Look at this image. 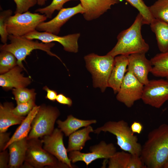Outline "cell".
<instances>
[{"instance_id":"cell-1","label":"cell","mask_w":168,"mask_h":168,"mask_svg":"<svg viewBox=\"0 0 168 168\" xmlns=\"http://www.w3.org/2000/svg\"><path fill=\"white\" fill-rule=\"evenodd\" d=\"M147 168H162L168 159V124L150 131L140 155Z\"/></svg>"},{"instance_id":"cell-2","label":"cell","mask_w":168,"mask_h":168,"mask_svg":"<svg viewBox=\"0 0 168 168\" xmlns=\"http://www.w3.org/2000/svg\"><path fill=\"white\" fill-rule=\"evenodd\" d=\"M143 18L139 13L131 26L121 31L117 36V42L107 54L114 57L120 55H129L138 53H147L149 46L141 33Z\"/></svg>"},{"instance_id":"cell-3","label":"cell","mask_w":168,"mask_h":168,"mask_svg":"<svg viewBox=\"0 0 168 168\" xmlns=\"http://www.w3.org/2000/svg\"><path fill=\"white\" fill-rule=\"evenodd\" d=\"M102 132H108L115 135L117 144L122 150L140 156L142 146L138 142L137 136L134 135L125 121H107L94 130L93 133L99 134Z\"/></svg>"},{"instance_id":"cell-4","label":"cell","mask_w":168,"mask_h":168,"mask_svg":"<svg viewBox=\"0 0 168 168\" xmlns=\"http://www.w3.org/2000/svg\"><path fill=\"white\" fill-rule=\"evenodd\" d=\"M8 39L10 41V43L1 44L0 50L6 51L13 54L17 59V65L23 68L24 70L25 69L22 61L35 49L44 51L49 55L56 57L64 64L59 57L51 50V48L55 45L54 43L40 42L37 40L34 41L23 36L11 35H9Z\"/></svg>"},{"instance_id":"cell-5","label":"cell","mask_w":168,"mask_h":168,"mask_svg":"<svg viewBox=\"0 0 168 168\" xmlns=\"http://www.w3.org/2000/svg\"><path fill=\"white\" fill-rule=\"evenodd\" d=\"M84 59L86 68L92 74L94 86L104 92L108 87L114 57L107 54L100 56L91 53L85 56Z\"/></svg>"},{"instance_id":"cell-6","label":"cell","mask_w":168,"mask_h":168,"mask_svg":"<svg viewBox=\"0 0 168 168\" xmlns=\"http://www.w3.org/2000/svg\"><path fill=\"white\" fill-rule=\"evenodd\" d=\"M60 114L59 110L55 107L45 104L40 105L32 121L27 139L42 138L52 133L54 130L55 123Z\"/></svg>"},{"instance_id":"cell-7","label":"cell","mask_w":168,"mask_h":168,"mask_svg":"<svg viewBox=\"0 0 168 168\" xmlns=\"http://www.w3.org/2000/svg\"><path fill=\"white\" fill-rule=\"evenodd\" d=\"M43 142L39 138L28 139L25 162L33 168H69L42 147Z\"/></svg>"},{"instance_id":"cell-8","label":"cell","mask_w":168,"mask_h":168,"mask_svg":"<svg viewBox=\"0 0 168 168\" xmlns=\"http://www.w3.org/2000/svg\"><path fill=\"white\" fill-rule=\"evenodd\" d=\"M44 14L28 11L15 14L9 18L7 30L9 35L23 36L36 30L38 25L47 19Z\"/></svg>"},{"instance_id":"cell-9","label":"cell","mask_w":168,"mask_h":168,"mask_svg":"<svg viewBox=\"0 0 168 168\" xmlns=\"http://www.w3.org/2000/svg\"><path fill=\"white\" fill-rule=\"evenodd\" d=\"M141 99L146 105L156 108H161L168 100V79L149 80L144 85Z\"/></svg>"},{"instance_id":"cell-10","label":"cell","mask_w":168,"mask_h":168,"mask_svg":"<svg viewBox=\"0 0 168 168\" xmlns=\"http://www.w3.org/2000/svg\"><path fill=\"white\" fill-rule=\"evenodd\" d=\"M89 150V152L86 153L79 151H72L69 152L68 156L72 163L83 161L87 166L97 159H109L117 152L116 147L113 143H107L104 141L91 146Z\"/></svg>"},{"instance_id":"cell-11","label":"cell","mask_w":168,"mask_h":168,"mask_svg":"<svg viewBox=\"0 0 168 168\" xmlns=\"http://www.w3.org/2000/svg\"><path fill=\"white\" fill-rule=\"evenodd\" d=\"M144 86L132 72L127 71L117 93L116 99L127 107H131L136 101L141 99Z\"/></svg>"},{"instance_id":"cell-12","label":"cell","mask_w":168,"mask_h":168,"mask_svg":"<svg viewBox=\"0 0 168 168\" xmlns=\"http://www.w3.org/2000/svg\"><path fill=\"white\" fill-rule=\"evenodd\" d=\"M63 135V132L59 128L54 129L52 133L42 137L41 140L44 144L43 148L60 162L67 165L69 168H72L73 166L64 144Z\"/></svg>"},{"instance_id":"cell-13","label":"cell","mask_w":168,"mask_h":168,"mask_svg":"<svg viewBox=\"0 0 168 168\" xmlns=\"http://www.w3.org/2000/svg\"><path fill=\"white\" fill-rule=\"evenodd\" d=\"M80 36V33H77L59 36L51 33L40 32L36 30L23 37L30 40H38L44 43L57 42L63 46L65 51L76 53L78 51V40Z\"/></svg>"},{"instance_id":"cell-14","label":"cell","mask_w":168,"mask_h":168,"mask_svg":"<svg viewBox=\"0 0 168 168\" xmlns=\"http://www.w3.org/2000/svg\"><path fill=\"white\" fill-rule=\"evenodd\" d=\"M85 10L80 3L74 7L63 8L54 18L39 24L36 28V30L58 35L62 26L71 18L78 13L83 14Z\"/></svg>"},{"instance_id":"cell-15","label":"cell","mask_w":168,"mask_h":168,"mask_svg":"<svg viewBox=\"0 0 168 168\" xmlns=\"http://www.w3.org/2000/svg\"><path fill=\"white\" fill-rule=\"evenodd\" d=\"M145 54L138 53L128 55V63L127 67V71L132 72L144 85L149 82L148 74L152 68L150 60L146 58Z\"/></svg>"},{"instance_id":"cell-16","label":"cell","mask_w":168,"mask_h":168,"mask_svg":"<svg viewBox=\"0 0 168 168\" xmlns=\"http://www.w3.org/2000/svg\"><path fill=\"white\" fill-rule=\"evenodd\" d=\"M23 68L16 65L7 72L0 75V86L6 90L26 87L32 82L30 77L21 73Z\"/></svg>"},{"instance_id":"cell-17","label":"cell","mask_w":168,"mask_h":168,"mask_svg":"<svg viewBox=\"0 0 168 168\" xmlns=\"http://www.w3.org/2000/svg\"><path fill=\"white\" fill-rule=\"evenodd\" d=\"M85 10L83 14L87 21L96 19L111 9V7L119 3L121 0H79Z\"/></svg>"},{"instance_id":"cell-18","label":"cell","mask_w":168,"mask_h":168,"mask_svg":"<svg viewBox=\"0 0 168 168\" xmlns=\"http://www.w3.org/2000/svg\"><path fill=\"white\" fill-rule=\"evenodd\" d=\"M128 55H120L114 57L112 70L108 81V87L112 89L114 94L119 91L127 72Z\"/></svg>"},{"instance_id":"cell-19","label":"cell","mask_w":168,"mask_h":168,"mask_svg":"<svg viewBox=\"0 0 168 168\" xmlns=\"http://www.w3.org/2000/svg\"><path fill=\"white\" fill-rule=\"evenodd\" d=\"M28 147L27 137L15 141L9 145V161L8 167H21L25 161Z\"/></svg>"},{"instance_id":"cell-20","label":"cell","mask_w":168,"mask_h":168,"mask_svg":"<svg viewBox=\"0 0 168 168\" xmlns=\"http://www.w3.org/2000/svg\"><path fill=\"white\" fill-rule=\"evenodd\" d=\"M14 108L11 102H5L0 105V133L5 132L11 126L20 124L25 118L16 115L13 112Z\"/></svg>"},{"instance_id":"cell-21","label":"cell","mask_w":168,"mask_h":168,"mask_svg":"<svg viewBox=\"0 0 168 168\" xmlns=\"http://www.w3.org/2000/svg\"><path fill=\"white\" fill-rule=\"evenodd\" d=\"M94 130L90 125L78 130L69 136L68 144L67 148L68 152L74 151H81L84 147L86 142L91 139L90 133Z\"/></svg>"},{"instance_id":"cell-22","label":"cell","mask_w":168,"mask_h":168,"mask_svg":"<svg viewBox=\"0 0 168 168\" xmlns=\"http://www.w3.org/2000/svg\"><path fill=\"white\" fill-rule=\"evenodd\" d=\"M58 127L64 134L66 137L78 130L80 128L86 127L92 124H96V119L83 120L78 119L70 114L64 121L60 120L57 121Z\"/></svg>"},{"instance_id":"cell-23","label":"cell","mask_w":168,"mask_h":168,"mask_svg":"<svg viewBox=\"0 0 168 168\" xmlns=\"http://www.w3.org/2000/svg\"><path fill=\"white\" fill-rule=\"evenodd\" d=\"M150 26L156 35L160 51L163 53L168 51V23L154 19Z\"/></svg>"},{"instance_id":"cell-24","label":"cell","mask_w":168,"mask_h":168,"mask_svg":"<svg viewBox=\"0 0 168 168\" xmlns=\"http://www.w3.org/2000/svg\"><path fill=\"white\" fill-rule=\"evenodd\" d=\"M39 107L40 106L36 105L27 115L10 138L4 150L6 149L9 145L13 142L27 137L31 128L32 121L37 113Z\"/></svg>"},{"instance_id":"cell-25","label":"cell","mask_w":168,"mask_h":168,"mask_svg":"<svg viewBox=\"0 0 168 168\" xmlns=\"http://www.w3.org/2000/svg\"><path fill=\"white\" fill-rule=\"evenodd\" d=\"M154 76L168 79V51L156 54L151 59Z\"/></svg>"},{"instance_id":"cell-26","label":"cell","mask_w":168,"mask_h":168,"mask_svg":"<svg viewBox=\"0 0 168 168\" xmlns=\"http://www.w3.org/2000/svg\"><path fill=\"white\" fill-rule=\"evenodd\" d=\"M149 8L154 19L168 23V0H157Z\"/></svg>"},{"instance_id":"cell-27","label":"cell","mask_w":168,"mask_h":168,"mask_svg":"<svg viewBox=\"0 0 168 168\" xmlns=\"http://www.w3.org/2000/svg\"><path fill=\"white\" fill-rule=\"evenodd\" d=\"M131 154L122 151L116 152L109 159L108 168H127Z\"/></svg>"},{"instance_id":"cell-28","label":"cell","mask_w":168,"mask_h":168,"mask_svg":"<svg viewBox=\"0 0 168 168\" xmlns=\"http://www.w3.org/2000/svg\"><path fill=\"white\" fill-rule=\"evenodd\" d=\"M0 74L5 73L17 65V59L12 53L0 50Z\"/></svg>"},{"instance_id":"cell-29","label":"cell","mask_w":168,"mask_h":168,"mask_svg":"<svg viewBox=\"0 0 168 168\" xmlns=\"http://www.w3.org/2000/svg\"><path fill=\"white\" fill-rule=\"evenodd\" d=\"M12 90L17 104L35 99L36 93L34 89L24 87L14 88Z\"/></svg>"},{"instance_id":"cell-30","label":"cell","mask_w":168,"mask_h":168,"mask_svg":"<svg viewBox=\"0 0 168 168\" xmlns=\"http://www.w3.org/2000/svg\"><path fill=\"white\" fill-rule=\"evenodd\" d=\"M131 6L137 9L143 18L144 24L150 25L154 19L143 0H126Z\"/></svg>"},{"instance_id":"cell-31","label":"cell","mask_w":168,"mask_h":168,"mask_svg":"<svg viewBox=\"0 0 168 168\" xmlns=\"http://www.w3.org/2000/svg\"><path fill=\"white\" fill-rule=\"evenodd\" d=\"M72 0H53L49 5L43 8H38L35 12L44 14L47 18H50L55 10L59 11L63 8V6L65 3Z\"/></svg>"},{"instance_id":"cell-32","label":"cell","mask_w":168,"mask_h":168,"mask_svg":"<svg viewBox=\"0 0 168 168\" xmlns=\"http://www.w3.org/2000/svg\"><path fill=\"white\" fill-rule=\"evenodd\" d=\"M12 11L11 9L2 11L0 13V35L1 42L3 44L7 43L9 34L7 27L8 20L12 16Z\"/></svg>"},{"instance_id":"cell-33","label":"cell","mask_w":168,"mask_h":168,"mask_svg":"<svg viewBox=\"0 0 168 168\" xmlns=\"http://www.w3.org/2000/svg\"><path fill=\"white\" fill-rule=\"evenodd\" d=\"M35 99L17 104L13 109V113L16 115L24 116L27 115L33 108L36 105L35 104Z\"/></svg>"},{"instance_id":"cell-34","label":"cell","mask_w":168,"mask_h":168,"mask_svg":"<svg viewBox=\"0 0 168 168\" xmlns=\"http://www.w3.org/2000/svg\"><path fill=\"white\" fill-rule=\"evenodd\" d=\"M16 4L15 14L22 13L28 11L37 4V0H13Z\"/></svg>"},{"instance_id":"cell-35","label":"cell","mask_w":168,"mask_h":168,"mask_svg":"<svg viewBox=\"0 0 168 168\" xmlns=\"http://www.w3.org/2000/svg\"><path fill=\"white\" fill-rule=\"evenodd\" d=\"M127 168H147L140 156L131 154Z\"/></svg>"},{"instance_id":"cell-36","label":"cell","mask_w":168,"mask_h":168,"mask_svg":"<svg viewBox=\"0 0 168 168\" xmlns=\"http://www.w3.org/2000/svg\"><path fill=\"white\" fill-rule=\"evenodd\" d=\"M9 161V154L6 150L1 152L0 153V168L8 167Z\"/></svg>"},{"instance_id":"cell-37","label":"cell","mask_w":168,"mask_h":168,"mask_svg":"<svg viewBox=\"0 0 168 168\" xmlns=\"http://www.w3.org/2000/svg\"><path fill=\"white\" fill-rule=\"evenodd\" d=\"M10 133L5 132L0 133V151L4 150V148L9 141Z\"/></svg>"},{"instance_id":"cell-38","label":"cell","mask_w":168,"mask_h":168,"mask_svg":"<svg viewBox=\"0 0 168 168\" xmlns=\"http://www.w3.org/2000/svg\"><path fill=\"white\" fill-rule=\"evenodd\" d=\"M56 100L60 104L66 105L69 107L71 106L72 105V100L62 93L57 95Z\"/></svg>"},{"instance_id":"cell-39","label":"cell","mask_w":168,"mask_h":168,"mask_svg":"<svg viewBox=\"0 0 168 168\" xmlns=\"http://www.w3.org/2000/svg\"><path fill=\"white\" fill-rule=\"evenodd\" d=\"M43 89L47 92L45 97L46 99L53 101H54L56 100L57 96L56 91L50 89L46 86L43 87Z\"/></svg>"},{"instance_id":"cell-40","label":"cell","mask_w":168,"mask_h":168,"mask_svg":"<svg viewBox=\"0 0 168 168\" xmlns=\"http://www.w3.org/2000/svg\"><path fill=\"white\" fill-rule=\"evenodd\" d=\"M130 128L132 132L134 133L140 134L142 132L143 126L140 122L138 121H134L130 126Z\"/></svg>"},{"instance_id":"cell-41","label":"cell","mask_w":168,"mask_h":168,"mask_svg":"<svg viewBox=\"0 0 168 168\" xmlns=\"http://www.w3.org/2000/svg\"><path fill=\"white\" fill-rule=\"evenodd\" d=\"M47 0H37V4L40 6L44 5Z\"/></svg>"},{"instance_id":"cell-42","label":"cell","mask_w":168,"mask_h":168,"mask_svg":"<svg viewBox=\"0 0 168 168\" xmlns=\"http://www.w3.org/2000/svg\"><path fill=\"white\" fill-rule=\"evenodd\" d=\"M163 168H168V159L166 163L164 165Z\"/></svg>"}]
</instances>
